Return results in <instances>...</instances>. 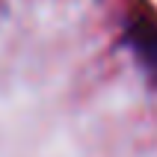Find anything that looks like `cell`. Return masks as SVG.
I'll return each instance as SVG.
<instances>
[{
  "label": "cell",
  "mask_w": 157,
  "mask_h": 157,
  "mask_svg": "<svg viewBox=\"0 0 157 157\" xmlns=\"http://www.w3.org/2000/svg\"><path fill=\"white\" fill-rule=\"evenodd\" d=\"M131 44L145 62V68L157 77V24L151 21H133L131 24Z\"/></svg>",
  "instance_id": "1"
}]
</instances>
